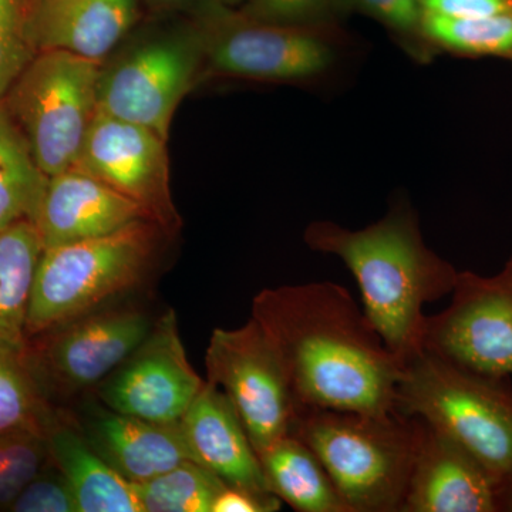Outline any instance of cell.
Segmentation results:
<instances>
[{"label":"cell","mask_w":512,"mask_h":512,"mask_svg":"<svg viewBox=\"0 0 512 512\" xmlns=\"http://www.w3.org/2000/svg\"><path fill=\"white\" fill-rule=\"evenodd\" d=\"M281 507L282 501L272 493L225 484L215 498L211 512H276Z\"/></svg>","instance_id":"1f68e13d"},{"label":"cell","mask_w":512,"mask_h":512,"mask_svg":"<svg viewBox=\"0 0 512 512\" xmlns=\"http://www.w3.org/2000/svg\"><path fill=\"white\" fill-rule=\"evenodd\" d=\"M195 32L211 72L222 76L293 82L326 72L336 59L333 26L271 25L215 0Z\"/></svg>","instance_id":"52a82bcc"},{"label":"cell","mask_w":512,"mask_h":512,"mask_svg":"<svg viewBox=\"0 0 512 512\" xmlns=\"http://www.w3.org/2000/svg\"><path fill=\"white\" fill-rule=\"evenodd\" d=\"M305 239L315 251L345 262L362 293L363 311L393 355L407 363L423 350L424 306L450 295L460 272L427 247L409 205H397L357 231L316 221Z\"/></svg>","instance_id":"7a4b0ae2"},{"label":"cell","mask_w":512,"mask_h":512,"mask_svg":"<svg viewBox=\"0 0 512 512\" xmlns=\"http://www.w3.org/2000/svg\"><path fill=\"white\" fill-rule=\"evenodd\" d=\"M101 70L63 50L37 52L3 99L47 177L76 165L99 111Z\"/></svg>","instance_id":"8992f818"},{"label":"cell","mask_w":512,"mask_h":512,"mask_svg":"<svg viewBox=\"0 0 512 512\" xmlns=\"http://www.w3.org/2000/svg\"><path fill=\"white\" fill-rule=\"evenodd\" d=\"M451 295L427 316L423 350L487 379L512 376V259L491 278L460 272Z\"/></svg>","instance_id":"9c48e42d"},{"label":"cell","mask_w":512,"mask_h":512,"mask_svg":"<svg viewBox=\"0 0 512 512\" xmlns=\"http://www.w3.org/2000/svg\"><path fill=\"white\" fill-rule=\"evenodd\" d=\"M424 42L460 57H498L512 63V12L477 19H448L424 13Z\"/></svg>","instance_id":"603a6c76"},{"label":"cell","mask_w":512,"mask_h":512,"mask_svg":"<svg viewBox=\"0 0 512 512\" xmlns=\"http://www.w3.org/2000/svg\"><path fill=\"white\" fill-rule=\"evenodd\" d=\"M26 0H0V101L36 52L25 26Z\"/></svg>","instance_id":"4316f807"},{"label":"cell","mask_w":512,"mask_h":512,"mask_svg":"<svg viewBox=\"0 0 512 512\" xmlns=\"http://www.w3.org/2000/svg\"><path fill=\"white\" fill-rule=\"evenodd\" d=\"M140 0H26L35 52L63 50L103 62L136 23Z\"/></svg>","instance_id":"2e32d148"},{"label":"cell","mask_w":512,"mask_h":512,"mask_svg":"<svg viewBox=\"0 0 512 512\" xmlns=\"http://www.w3.org/2000/svg\"><path fill=\"white\" fill-rule=\"evenodd\" d=\"M251 312L285 367L298 407L393 412L406 363L386 348L348 289L333 282L262 289Z\"/></svg>","instance_id":"6da1fadb"},{"label":"cell","mask_w":512,"mask_h":512,"mask_svg":"<svg viewBox=\"0 0 512 512\" xmlns=\"http://www.w3.org/2000/svg\"><path fill=\"white\" fill-rule=\"evenodd\" d=\"M141 220L153 221L137 202L70 168L49 177L36 228L43 248H52L104 237Z\"/></svg>","instance_id":"9a60e30c"},{"label":"cell","mask_w":512,"mask_h":512,"mask_svg":"<svg viewBox=\"0 0 512 512\" xmlns=\"http://www.w3.org/2000/svg\"><path fill=\"white\" fill-rule=\"evenodd\" d=\"M47 183L28 140L0 101V231L23 221L36 225Z\"/></svg>","instance_id":"7402d4cb"},{"label":"cell","mask_w":512,"mask_h":512,"mask_svg":"<svg viewBox=\"0 0 512 512\" xmlns=\"http://www.w3.org/2000/svg\"><path fill=\"white\" fill-rule=\"evenodd\" d=\"M500 507V480L466 448L419 419L416 456L400 512H493Z\"/></svg>","instance_id":"5bb4252c"},{"label":"cell","mask_w":512,"mask_h":512,"mask_svg":"<svg viewBox=\"0 0 512 512\" xmlns=\"http://www.w3.org/2000/svg\"><path fill=\"white\" fill-rule=\"evenodd\" d=\"M151 2L160 6H175L181 5V3L187 2V0H151Z\"/></svg>","instance_id":"836d02e7"},{"label":"cell","mask_w":512,"mask_h":512,"mask_svg":"<svg viewBox=\"0 0 512 512\" xmlns=\"http://www.w3.org/2000/svg\"><path fill=\"white\" fill-rule=\"evenodd\" d=\"M204 384L185 353L177 316L168 309L96 392L111 412L171 424L180 423Z\"/></svg>","instance_id":"8fae6325"},{"label":"cell","mask_w":512,"mask_h":512,"mask_svg":"<svg viewBox=\"0 0 512 512\" xmlns=\"http://www.w3.org/2000/svg\"><path fill=\"white\" fill-rule=\"evenodd\" d=\"M353 6L406 40V47L414 56H430V47L421 35L424 10L420 0H355Z\"/></svg>","instance_id":"f1b7e54d"},{"label":"cell","mask_w":512,"mask_h":512,"mask_svg":"<svg viewBox=\"0 0 512 512\" xmlns=\"http://www.w3.org/2000/svg\"><path fill=\"white\" fill-rule=\"evenodd\" d=\"M205 366L207 382L228 397L256 453L292 433L298 404L278 353L254 318L238 329H215Z\"/></svg>","instance_id":"ba28073f"},{"label":"cell","mask_w":512,"mask_h":512,"mask_svg":"<svg viewBox=\"0 0 512 512\" xmlns=\"http://www.w3.org/2000/svg\"><path fill=\"white\" fill-rule=\"evenodd\" d=\"M47 430L25 427L0 433V507H9L49 464Z\"/></svg>","instance_id":"484cf974"},{"label":"cell","mask_w":512,"mask_h":512,"mask_svg":"<svg viewBox=\"0 0 512 512\" xmlns=\"http://www.w3.org/2000/svg\"><path fill=\"white\" fill-rule=\"evenodd\" d=\"M53 419L26 352L0 348V433L25 427L47 430Z\"/></svg>","instance_id":"d4e9b609"},{"label":"cell","mask_w":512,"mask_h":512,"mask_svg":"<svg viewBox=\"0 0 512 512\" xmlns=\"http://www.w3.org/2000/svg\"><path fill=\"white\" fill-rule=\"evenodd\" d=\"M336 6H338L339 12L342 9H350L355 5V0H335Z\"/></svg>","instance_id":"e575fe53"},{"label":"cell","mask_w":512,"mask_h":512,"mask_svg":"<svg viewBox=\"0 0 512 512\" xmlns=\"http://www.w3.org/2000/svg\"><path fill=\"white\" fill-rule=\"evenodd\" d=\"M42 238L33 222L0 231V348L26 352V320Z\"/></svg>","instance_id":"44dd1931"},{"label":"cell","mask_w":512,"mask_h":512,"mask_svg":"<svg viewBox=\"0 0 512 512\" xmlns=\"http://www.w3.org/2000/svg\"><path fill=\"white\" fill-rule=\"evenodd\" d=\"M215 2L221 3V5L228 6V8H237L239 5H244L247 0H215Z\"/></svg>","instance_id":"d6a6232c"},{"label":"cell","mask_w":512,"mask_h":512,"mask_svg":"<svg viewBox=\"0 0 512 512\" xmlns=\"http://www.w3.org/2000/svg\"><path fill=\"white\" fill-rule=\"evenodd\" d=\"M55 466V464H53ZM9 510L16 512H79L69 484L57 467L43 468L13 501Z\"/></svg>","instance_id":"f546056e"},{"label":"cell","mask_w":512,"mask_h":512,"mask_svg":"<svg viewBox=\"0 0 512 512\" xmlns=\"http://www.w3.org/2000/svg\"><path fill=\"white\" fill-rule=\"evenodd\" d=\"M249 19L292 28L333 26L335 0H247L239 10Z\"/></svg>","instance_id":"83f0119b"},{"label":"cell","mask_w":512,"mask_h":512,"mask_svg":"<svg viewBox=\"0 0 512 512\" xmlns=\"http://www.w3.org/2000/svg\"><path fill=\"white\" fill-rule=\"evenodd\" d=\"M424 13L448 19H477L512 12V0H420Z\"/></svg>","instance_id":"4dcf8cb0"},{"label":"cell","mask_w":512,"mask_h":512,"mask_svg":"<svg viewBox=\"0 0 512 512\" xmlns=\"http://www.w3.org/2000/svg\"><path fill=\"white\" fill-rule=\"evenodd\" d=\"M83 431L94 450L133 484L195 461L180 423H156L106 409L94 414Z\"/></svg>","instance_id":"ac0fdd59"},{"label":"cell","mask_w":512,"mask_h":512,"mask_svg":"<svg viewBox=\"0 0 512 512\" xmlns=\"http://www.w3.org/2000/svg\"><path fill=\"white\" fill-rule=\"evenodd\" d=\"M180 426L195 461L225 484L271 493L247 430L220 387L205 382Z\"/></svg>","instance_id":"e0dca14e"},{"label":"cell","mask_w":512,"mask_h":512,"mask_svg":"<svg viewBox=\"0 0 512 512\" xmlns=\"http://www.w3.org/2000/svg\"><path fill=\"white\" fill-rule=\"evenodd\" d=\"M292 434L328 471L350 512H400L419 440V419L298 407Z\"/></svg>","instance_id":"3957f363"},{"label":"cell","mask_w":512,"mask_h":512,"mask_svg":"<svg viewBox=\"0 0 512 512\" xmlns=\"http://www.w3.org/2000/svg\"><path fill=\"white\" fill-rule=\"evenodd\" d=\"M394 410L419 417L512 483V396L491 379L421 350L406 363Z\"/></svg>","instance_id":"5b68a950"},{"label":"cell","mask_w":512,"mask_h":512,"mask_svg":"<svg viewBox=\"0 0 512 512\" xmlns=\"http://www.w3.org/2000/svg\"><path fill=\"white\" fill-rule=\"evenodd\" d=\"M154 322L136 305L110 303L42 333L39 366L63 396L96 390L147 338Z\"/></svg>","instance_id":"4fadbf2b"},{"label":"cell","mask_w":512,"mask_h":512,"mask_svg":"<svg viewBox=\"0 0 512 512\" xmlns=\"http://www.w3.org/2000/svg\"><path fill=\"white\" fill-rule=\"evenodd\" d=\"M50 460L72 490L79 512H143L136 487L104 460L83 429L53 419L47 429Z\"/></svg>","instance_id":"d6986e66"},{"label":"cell","mask_w":512,"mask_h":512,"mask_svg":"<svg viewBox=\"0 0 512 512\" xmlns=\"http://www.w3.org/2000/svg\"><path fill=\"white\" fill-rule=\"evenodd\" d=\"M269 491L299 512H350L328 471L295 434L258 454Z\"/></svg>","instance_id":"ffe728a7"},{"label":"cell","mask_w":512,"mask_h":512,"mask_svg":"<svg viewBox=\"0 0 512 512\" xmlns=\"http://www.w3.org/2000/svg\"><path fill=\"white\" fill-rule=\"evenodd\" d=\"M141 220L104 237L45 248L30 295L26 338L119 301L146 282L163 238Z\"/></svg>","instance_id":"277c9868"},{"label":"cell","mask_w":512,"mask_h":512,"mask_svg":"<svg viewBox=\"0 0 512 512\" xmlns=\"http://www.w3.org/2000/svg\"><path fill=\"white\" fill-rule=\"evenodd\" d=\"M167 140L150 128L97 111L73 168L137 202L168 235L181 221L171 194Z\"/></svg>","instance_id":"7c38bea8"},{"label":"cell","mask_w":512,"mask_h":512,"mask_svg":"<svg viewBox=\"0 0 512 512\" xmlns=\"http://www.w3.org/2000/svg\"><path fill=\"white\" fill-rule=\"evenodd\" d=\"M202 55L197 32L158 37L101 70L99 111L156 131L168 141L175 110L191 89Z\"/></svg>","instance_id":"30bf717a"},{"label":"cell","mask_w":512,"mask_h":512,"mask_svg":"<svg viewBox=\"0 0 512 512\" xmlns=\"http://www.w3.org/2000/svg\"><path fill=\"white\" fill-rule=\"evenodd\" d=\"M143 512H211L224 481L195 461L134 484Z\"/></svg>","instance_id":"cb8c5ba5"}]
</instances>
